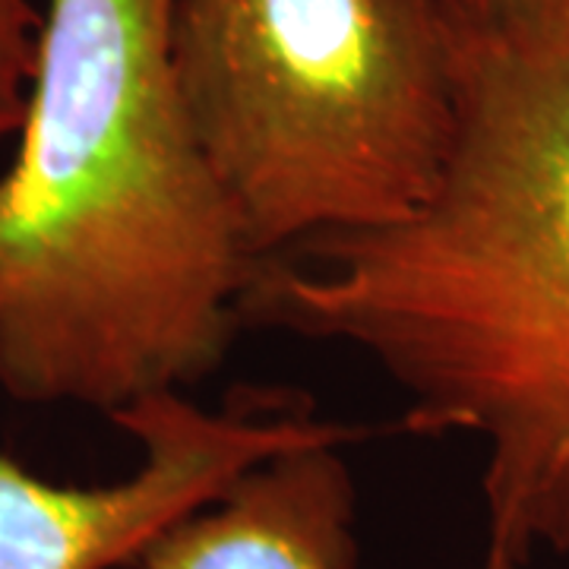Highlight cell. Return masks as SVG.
Segmentation results:
<instances>
[{"label":"cell","mask_w":569,"mask_h":569,"mask_svg":"<svg viewBox=\"0 0 569 569\" xmlns=\"http://www.w3.org/2000/svg\"><path fill=\"white\" fill-rule=\"evenodd\" d=\"M241 313L361 351L406 396L411 433L475 437L488 557H569V51L462 48L433 193L263 260Z\"/></svg>","instance_id":"6da1fadb"},{"label":"cell","mask_w":569,"mask_h":569,"mask_svg":"<svg viewBox=\"0 0 569 569\" xmlns=\"http://www.w3.org/2000/svg\"><path fill=\"white\" fill-rule=\"evenodd\" d=\"M0 174V389L104 411L224 365L260 257L206 159L168 0H48Z\"/></svg>","instance_id":"7a4b0ae2"},{"label":"cell","mask_w":569,"mask_h":569,"mask_svg":"<svg viewBox=\"0 0 569 569\" xmlns=\"http://www.w3.org/2000/svg\"><path fill=\"white\" fill-rule=\"evenodd\" d=\"M168 51L260 260L399 222L447 168L462 41L440 0H168Z\"/></svg>","instance_id":"3957f363"},{"label":"cell","mask_w":569,"mask_h":569,"mask_svg":"<svg viewBox=\"0 0 569 569\" xmlns=\"http://www.w3.org/2000/svg\"><path fill=\"white\" fill-rule=\"evenodd\" d=\"M111 421L142 449L140 468L123 481L54 485L0 452V569H127L253 466L361 437L257 392L224 411H206L187 392H159Z\"/></svg>","instance_id":"277c9868"},{"label":"cell","mask_w":569,"mask_h":569,"mask_svg":"<svg viewBox=\"0 0 569 569\" xmlns=\"http://www.w3.org/2000/svg\"><path fill=\"white\" fill-rule=\"evenodd\" d=\"M355 481L339 447L272 456L127 569H355ZM485 569H516L485 560Z\"/></svg>","instance_id":"5b68a950"},{"label":"cell","mask_w":569,"mask_h":569,"mask_svg":"<svg viewBox=\"0 0 569 569\" xmlns=\"http://www.w3.org/2000/svg\"><path fill=\"white\" fill-rule=\"evenodd\" d=\"M466 51L548 58L569 51V0H440Z\"/></svg>","instance_id":"8992f818"},{"label":"cell","mask_w":569,"mask_h":569,"mask_svg":"<svg viewBox=\"0 0 569 569\" xmlns=\"http://www.w3.org/2000/svg\"><path fill=\"white\" fill-rule=\"evenodd\" d=\"M41 13L29 0H0V142L17 137L36 77Z\"/></svg>","instance_id":"52a82bcc"}]
</instances>
